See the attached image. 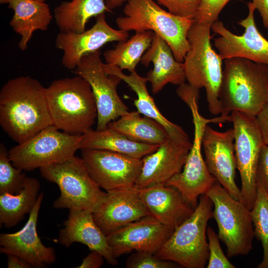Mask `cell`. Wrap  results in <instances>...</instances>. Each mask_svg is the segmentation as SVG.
I'll return each mask as SVG.
<instances>
[{
    "mask_svg": "<svg viewBox=\"0 0 268 268\" xmlns=\"http://www.w3.org/2000/svg\"><path fill=\"white\" fill-rule=\"evenodd\" d=\"M214 206L213 217L219 239L225 245L229 258L248 254L255 236L250 210L233 198L217 181L206 194Z\"/></svg>",
    "mask_w": 268,
    "mask_h": 268,
    "instance_id": "cell-8",
    "label": "cell"
},
{
    "mask_svg": "<svg viewBox=\"0 0 268 268\" xmlns=\"http://www.w3.org/2000/svg\"><path fill=\"white\" fill-rule=\"evenodd\" d=\"M137 189L140 199L150 214L174 229L194 211L173 187L164 185Z\"/></svg>",
    "mask_w": 268,
    "mask_h": 268,
    "instance_id": "cell-22",
    "label": "cell"
},
{
    "mask_svg": "<svg viewBox=\"0 0 268 268\" xmlns=\"http://www.w3.org/2000/svg\"><path fill=\"white\" fill-rule=\"evenodd\" d=\"M224 60L219 96L221 116L239 111L256 117L268 104V66L239 57Z\"/></svg>",
    "mask_w": 268,
    "mask_h": 268,
    "instance_id": "cell-2",
    "label": "cell"
},
{
    "mask_svg": "<svg viewBox=\"0 0 268 268\" xmlns=\"http://www.w3.org/2000/svg\"><path fill=\"white\" fill-rule=\"evenodd\" d=\"M123 12L125 16L116 20L120 29L152 31L168 44L176 60L183 63L190 49L188 33L194 20L167 11L153 0H127Z\"/></svg>",
    "mask_w": 268,
    "mask_h": 268,
    "instance_id": "cell-4",
    "label": "cell"
},
{
    "mask_svg": "<svg viewBox=\"0 0 268 268\" xmlns=\"http://www.w3.org/2000/svg\"><path fill=\"white\" fill-rule=\"evenodd\" d=\"M40 171L43 178L57 184L60 189L54 208L93 213L105 196L106 192L92 178L81 157L74 156L63 162L43 167Z\"/></svg>",
    "mask_w": 268,
    "mask_h": 268,
    "instance_id": "cell-7",
    "label": "cell"
},
{
    "mask_svg": "<svg viewBox=\"0 0 268 268\" xmlns=\"http://www.w3.org/2000/svg\"><path fill=\"white\" fill-rule=\"evenodd\" d=\"M79 146L80 149H104L142 159L155 151L159 145L132 140L107 127L102 130L91 129L82 134Z\"/></svg>",
    "mask_w": 268,
    "mask_h": 268,
    "instance_id": "cell-26",
    "label": "cell"
},
{
    "mask_svg": "<svg viewBox=\"0 0 268 268\" xmlns=\"http://www.w3.org/2000/svg\"><path fill=\"white\" fill-rule=\"evenodd\" d=\"M247 6V16L238 23L245 29L241 35L233 33L218 20L212 23L211 30L219 35L214 39V45L223 60L239 57L268 66V40L257 28L254 5L250 1Z\"/></svg>",
    "mask_w": 268,
    "mask_h": 268,
    "instance_id": "cell-14",
    "label": "cell"
},
{
    "mask_svg": "<svg viewBox=\"0 0 268 268\" xmlns=\"http://www.w3.org/2000/svg\"><path fill=\"white\" fill-rule=\"evenodd\" d=\"M230 0H201L194 21L211 25L218 20L220 13Z\"/></svg>",
    "mask_w": 268,
    "mask_h": 268,
    "instance_id": "cell-36",
    "label": "cell"
},
{
    "mask_svg": "<svg viewBox=\"0 0 268 268\" xmlns=\"http://www.w3.org/2000/svg\"><path fill=\"white\" fill-rule=\"evenodd\" d=\"M26 175L23 170L14 166L11 161L8 151L0 144V194H16L22 189Z\"/></svg>",
    "mask_w": 268,
    "mask_h": 268,
    "instance_id": "cell-32",
    "label": "cell"
},
{
    "mask_svg": "<svg viewBox=\"0 0 268 268\" xmlns=\"http://www.w3.org/2000/svg\"><path fill=\"white\" fill-rule=\"evenodd\" d=\"M129 36L128 31L109 25L105 13H102L96 17L92 27L81 33L60 32L57 35L55 45L63 52V66L74 70L83 56L100 50L108 43L127 40Z\"/></svg>",
    "mask_w": 268,
    "mask_h": 268,
    "instance_id": "cell-15",
    "label": "cell"
},
{
    "mask_svg": "<svg viewBox=\"0 0 268 268\" xmlns=\"http://www.w3.org/2000/svg\"><path fill=\"white\" fill-rule=\"evenodd\" d=\"M211 25L194 22L188 33L190 49L183 62L188 83L204 88L209 112L221 114L219 91L223 76L222 61L211 43Z\"/></svg>",
    "mask_w": 268,
    "mask_h": 268,
    "instance_id": "cell-5",
    "label": "cell"
},
{
    "mask_svg": "<svg viewBox=\"0 0 268 268\" xmlns=\"http://www.w3.org/2000/svg\"><path fill=\"white\" fill-rule=\"evenodd\" d=\"M171 13L194 20L201 0H156Z\"/></svg>",
    "mask_w": 268,
    "mask_h": 268,
    "instance_id": "cell-35",
    "label": "cell"
},
{
    "mask_svg": "<svg viewBox=\"0 0 268 268\" xmlns=\"http://www.w3.org/2000/svg\"><path fill=\"white\" fill-rule=\"evenodd\" d=\"M176 263L164 260L157 257L155 254L145 251H135L128 258L126 267L127 268H174Z\"/></svg>",
    "mask_w": 268,
    "mask_h": 268,
    "instance_id": "cell-33",
    "label": "cell"
},
{
    "mask_svg": "<svg viewBox=\"0 0 268 268\" xmlns=\"http://www.w3.org/2000/svg\"><path fill=\"white\" fill-rule=\"evenodd\" d=\"M255 236L261 241L263 249L258 268H268V194L258 188L256 198L250 210Z\"/></svg>",
    "mask_w": 268,
    "mask_h": 268,
    "instance_id": "cell-31",
    "label": "cell"
},
{
    "mask_svg": "<svg viewBox=\"0 0 268 268\" xmlns=\"http://www.w3.org/2000/svg\"><path fill=\"white\" fill-rule=\"evenodd\" d=\"M13 11L9 22L12 30L20 36L18 46L24 51L36 31H47L53 18L49 5L38 0H0Z\"/></svg>",
    "mask_w": 268,
    "mask_h": 268,
    "instance_id": "cell-24",
    "label": "cell"
},
{
    "mask_svg": "<svg viewBox=\"0 0 268 268\" xmlns=\"http://www.w3.org/2000/svg\"><path fill=\"white\" fill-rule=\"evenodd\" d=\"M140 114L137 111H129L110 123L108 127L130 139L140 143L159 145L170 137L159 123Z\"/></svg>",
    "mask_w": 268,
    "mask_h": 268,
    "instance_id": "cell-28",
    "label": "cell"
},
{
    "mask_svg": "<svg viewBox=\"0 0 268 268\" xmlns=\"http://www.w3.org/2000/svg\"><path fill=\"white\" fill-rule=\"evenodd\" d=\"M104 67L108 74L120 77L135 93L137 98L134 100V104L139 113L159 123L171 138L181 142L189 141V136L185 131L180 126L168 120L158 109L148 93L146 77L139 75L135 70L131 71L129 75L126 74L118 67L106 63H104Z\"/></svg>",
    "mask_w": 268,
    "mask_h": 268,
    "instance_id": "cell-25",
    "label": "cell"
},
{
    "mask_svg": "<svg viewBox=\"0 0 268 268\" xmlns=\"http://www.w3.org/2000/svg\"><path fill=\"white\" fill-rule=\"evenodd\" d=\"M81 136L61 132L53 125L11 148L9 157L14 166L23 171L62 163L80 149Z\"/></svg>",
    "mask_w": 268,
    "mask_h": 268,
    "instance_id": "cell-9",
    "label": "cell"
},
{
    "mask_svg": "<svg viewBox=\"0 0 268 268\" xmlns=\"http://www.w3.org/2000/svg\"><path fill=\"white\" fill-rule=\"evenodd\" d=\"M234 134L235 155L241 181V202L250 210L257 193L256 172L265 145L256 117L239 111L231 113Z\"/></svg>",
    "mask_w": 268,
    "mask_h": 268,
    "instance_id": "cell-11",
    "label": "cell"
},
{
    "mask_svg": "<svg viewBox=\"0 0 268 268\" xmlns=\"http://www.w3.org/2000/svg\"><path fill=\"white\" fill-rule=\"evenodd\" d=\"M111 12L104 0L64 1L54 9L56 23L62 32L81 33L93 17Z\"/></svg>",
    "mask_w": 268,
    "mask_h": 268,
    "instance_id": "cell-27",
    "label": "cell"
},
{
    "mask_svg": "<svg viewBox=\"0 0 268 268\" xmlns=\"http://www.w3.org/2000/svg\"><path fill=\"white\" fill-rule=\"evenodd\" d=\"M53 125L59 130L82 134L97 118L94 96L88 83L76 75L54 80L45 90Z\"/></svg>",
    "mask_w": 268,
    "mask_h": 268,
    "instance_id": "cell-3",
    "label": "cell"
},
{
    "mask_svg": "<svg viewBox=\"0 0 268 268\" xmlns=\"http://www.w3.org/2000/svg\"><path fill=\"white\" fill-rule=\"evenodd\" d=\"M174 230L149 215L129 223L107 237L113 253L117 259L133 251L155 254Z\"/></svg>",
    "mask_w": 268,
    "mask_h": 268,
    "instance_id": "cell-17",
    "label": "cell"
},
{
    "mask_svg": "<svg viewBox=\"0 0 268 268\" xmlns=\"http://www.w3.org/2000/svg\"><path fill=\"white\" fill-rule=\"evenodd\" d=\"M104 259H105L101 253L93 250L82 260L81 264L77 268H99L102 266Z\"/></svg>",
    "mask_w": 268,
    "mask_h": 268,
    "instance_id": "cell-38",
    "label": "cell"
},
{
    "mask_svg": "<svg viewBox=\"0 0 268 268\" xmlns=\"http://www.w3.org/2000/svg\"><path fill=\"white\" fill-rule=\"evenodd\" d=\"M202 146L211 174L233 198L241 201L240 189L235 182L237 164L233 128L219 132L207 125L203 133Z\"/></svg>",
    "mask_w": 268,
    "mask_h": 268,
    "instance_id": "cell-16",
    "label": "cell"
},
{
    "mask_svg": "<svg viewBox=\"0 0 268 268\" xmlns=\"http://www.w3.org/2000/svg\"><path fill=\"white\" fill-rule=\"evenodd\" d=\"M46 87L30 76L8 80L0 91V124L14 141L20 143L53 126Z\"/></svg>",
    "mask_w": 268,
    "mask_h": 268,
    "instance_id": "cell-1",
    "label": "cell"
},
{
    "mask_svg": "<svg viewBox=\"0 0 268 268\" xmlns=\"http://www.w3.org/2000/svg\"><path fill=\"white\" fill-rule=\"evenodd\" d=\"M64 225L59 233L60 244L68 247L74 243L83 244L91 251L101 253L108 264L113 266L118 264L108 244L107 237L95 223L92 212L78 209H70Z\"/></svg>",
    "mask_w": 268,
    "mask_h": 268,
    "instance_id": "cell-21",
    "label": "cell"
},
{
    "mask_svg": "<svg viewBox=\"0 0 268 268\" xmlns=\"http://www.w3.org/2000/svg\"><path fill=\"white\" fill-rule=\"evenodd\" d=\"M43 198V194L40 193L22 229L15 233L0 235L1 253L17 256L36 268L46 267L53 264L56 259L54 249L44 245L37 233L39 212Z\"/></svg>",
    "mask_w": 268,
    "mask_h": 268,
    "instance_id": "cell-18",
    "label": "cell"
},
{
    "mask_svg": "<svg viewBox=\"0 0 268 268\" xmlns=\"http://www.w3.org/2000/svg\"><path fill=\"white\" fill-rule=\"evenodd\" d=\"M40 1H41V2H45L46 1L48 0H38Z\"/></svg>",
    "mask_w": 268,
    "mask_h": 268,
    "instance_id": "cell-43",
    "label": "cell"
},
{
    "mask_svg": "<svg viewBox=\"0 0 268 268\" xmlns=\"http://www.w3.org/2000/svg\"><path fill=\"white\" fill-rule=\"evenodd\" d=\"M140 62L145 67L150 63L153 65L146 76L153 94L159 93L168 83L180 85L186 80L183 63L176 60L168 44L155 33Z\"/></svg>",
    "mask_w": 268,
    "mask_h": 268,
    "instance_id": "cell-23",
    "label": "cell"
},
{
    "mask_svg": "<svg viewBox=\"0 0 268 268\" xmlns=\"http://www.w3.org/2000/svg\"><path fill=\"white\" fill-rule=\"evenodd\" d=\"M199 98L192 96L185 103L191 110L194 126V137L182 171L166 184L177 189L184 200L195 209L201 196L206 194L217 181L209 171L201 153L202 137L205 126L210 123L221 122L220 117L206 119L200 113Z\"/></svg>",
    "mask_w": 268,
    "mask_h": 268,
    "instance_id": "cell-10",
    "label": "cell"
},
{
    "mask_svg": "<svg viewBox=\"0 0 268 268\" xmlns=\"http://www.w3.org/2000/svg\"><path fill=\"white\" fill-rule=\"evenodd\" d=\"M100 50L83 56L74 72L90 85L97 110V130H102L109 124L129 112L117 92L122 80L105 70Z\"/></svg>",
    "mask_w": 268,
    "mask_h": 268,
    "instance_id": "cell-12",
    "label": "cell"
},
{
    "mask_svg": "<svg viewBox=\"0 0 268 268\" xmlns=\"http://www.w3.org/2000/svg\"><path fill=\"white\" fill-rule=\"evenodd\" d=\"M149 215L134 187L106 192L102 201L93 213L95 223L106 236Z\"/></svg>",
    "mask_w": 268,
    "mask_h": 268,
    "instance_id": "cell-20",
    "label": "cell"
},
{
    "mask_svg": "<svg viewBox=\"0 0 268 268\" xmlns=\"http://www.w3.org/2000/svg\"><path fill=\"white\" fill-rule=\"evenodd\" d=\"M192 145L190 141L181 142L170 137L155 151L141 159V170L134 188L166 185L183 169Z\"/></svg>",
    "mask_w": 268,
    "mask_h": 268,
    "instance_id": "cell-19",
    "label": "cell"
},
{
    "mask_svg": "<svg viewBox=\"0 0 268 268\" xmlns=\"http://www.w3.org/2000/svg\"><path fill=\"white\" fill-rule=\"evenodd\" d=\"M154 35L152 31L136 32L129 39L119 42L114 48L104 53L106 63L117 66L122 70H135L150 47Z\"/></svg>",
    "mask_w": 268,
    "mask_h": 268,
    "instance_id": "cell-30",
    "label": "cell"
},
{
    "mask_svg": "<svg viewBox=\"0 0 268 268\" xmlns=\"http://www.w3.org/2000/svg\"><path fill=\"white\" fill-rule=\"evenodd\" d=\"M108 8L112 10L120 7L127 0H104Z\"/></svg>",
    "mask_w": 268,
    "mask_h": 268,
    "instance_id": "cell-42",
    "label": "cell"
},
{
    "mask_svg": "<svg viewBox=\"0 0 268 268\" xmlns=\"http://www.w3.org/2000/svg\"><path fill=\"white\" fill-rule=\"evenodd\" d=\"M209 256L207 268H235L224 254L219 242V238L213 229L209 227L206 229Z\"/></svg>",
    "mask_w": 268,
    "mask_h": 268,
    "instance_id": "cell-34",
    "label": "cell"
},
{
    "mask_svg": "<svg viewBox=\"0 0 268 268\" xmlns=\"http://www.w3.org/2000/svg\"><path fill=\"white\" fill-rule=\"evenodd\" d=\"M7 267L8 268H30L31 265L24 260L14 255H7Z\"/></svg>",
    "mask_w": 268,
    "mask_h": 268,
    "instance_id": "cell-41",
    "label": "cell"
},
{
    "mask_svg": "<svg viewBox=\"0 0 268 268\" xmlns=\"http://www.w3.org/2000/svg\"><path fill=\"white\" fill-rule=\"evenodd\" d=\"M260 13L265 28L268 29V0H251Z\"/></svg>",
    "mask_w": 268,
    "mask_h": 268,
    "instance_id": "cell-40",
    "label": "cell"
},
{
    "mask_svg": "<svg viewBox=\"0 0 268 268\" xmlns=\"http://www.w3.org/2000/svg\"><path fill=\"white\" fill-rule=\"evenodd\" d=\"M40 184L34 177H27L21 191L16 194H0V225L11 228L29 213L39 196Z\"/></svg>",
    "mask_w": 268,
    "mask_h": 268,
    "instance_id": "cell-29",
    "label": "cell"
},
{
    "mask_svg": "<svg viewBox=\"0 0 268 268\" xmlns=\"http://www.w3.org/2000/svg\"><path fill=\"white\" fill-rule=\"evenodd\" d=\"M212 206L206 194L201 196L192 214L174 229L155 255L186 268H204L209 256L206 229Z\"/></svg>",
    "mask_w": 268,
    "mask_h": 268,
    "instance_id": "cell-6",
    "label": "cell"
},
{
    "mask_svg": "<svg viewBox=\"0 0 268 268\" xmlns=\"http://www.w3.org/2000/svg\"><path fill=\"white\" fill-rule=\"evenodd\" d=\"M256 182L257 188H260L268 194V146L264 145L258 161Z\"/></svg>",
    "mask_w": 268,
    "mask_h": 268,
    "instance_id": "cell-37",
    "label": "cell"
},
{
    "mask_svg": "<svg viewBox=\"0 0 268 268\" xmlns=\"http://www.w3.org/2000/svg\"><path fill=\"white\" fill-rule=\"evenodd\" d=\"M265 145L268 146V104L256 117Z\"/></svg>",
    "mask_w": 268,
    "mask_h": 268,
    "instance_id": "cell-39",
    "label": "cell"
},
{
    "mask_svg": "<svg viewBox=\"0 0 268 268\" xmlns=\"http://www.w3.org/2000/svg\"><path fill=\"white\" fill-rule=\"evenodd\" d=\"M81 150L90 175L101 189L109 192L134 187L141 170V159L104 149Z\"/></svg>",
    "mask_w": 268,
    "mask_h": 268,
    "instance_id": "cell-13",
    "label": "cell"
}]
</instances>
